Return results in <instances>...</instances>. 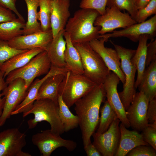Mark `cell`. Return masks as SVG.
<instances>
[{
	"label": "cell",
	"mask_w": 156,
	"mask_h": 156,
	"mask_svg": "<svg viewBox=\"0 0 156 156\" xmlns=\"http://www.w3.org/2000/svg\"><path fill=\"white\" fill-rule=\"evenodd\" d=\"M105 97L103 84H101L97 85L74 104L84 147L91 141V137L99 124L101 106Z\"/></svg>",
	"instance_id": "cell-1"
},
{
	"label": "cell",
	"mask_w": 156,
	"mask_h": 156,
	"mask_svg": "<svg viewBox=\"0 0 156 156\" xmlns=\"http://www.w3.org/2000/svg\"><path fill=\"white\" fill-rule=\"evenodd\" d=\"M99 15L95 10L81 8L69 18L64 31L69 35L73 44L89 42L99 38L101 27L95 26L94 23Z\"/></svg>",
	"instance_id": "cell-2"
},
{
	"label": "cell",
	"mask_w": 156,
	"mask_h": 156,
	"mask_svg": "<svg viewBox=\"0 0 156 156\" xmlns=\"http://www.w3.org/2000/svg\"><path fill=\"white\" fill-rule=\"evenodd\" d=\"M30 114L34 118L29 120L27 123L29 128H35L38 123L45 121L50 126V129L60 135L64 132L63 125L59 115L58 104L48 99L36 100L30 108L23 113L25 117Z\"/></svg>",
	"instance_id": "cell-3"
},
{
	"label": "cell",
	"mask_w": 156,
	"mask_h": 156,
	"mask_svg": "<svg viewBox=\"0 0 156 156\" xmlns=\"http://www.w3.org/2000/svg\"><path fill=\"white\" fill-rule=\"evenodd\" d=\"M97 85L83 74L69 71L60 85L58 95L62 96L63 100L70 108Z\"/></svg>",
	"instance_id": "cell-4"
},
{
	"label": "cell",
	"mask_w": 156,
	"mask_h": 156,
	"mask_svg": "<svg viewBox=\"0 0 156 156\" xmlns=\"http://www.w3.org/2000/svg\"><path fill=\"white\" fill-rule=\"evenodd\" d=\"M79 52L83 74L96 84H103L110 71L99 54L89 42L73 44Z\"/></svg>",
	"instance_id": "cell-5"
},
{
	"label": "cell",
	"mask_w": 156,
	"mask_h": 156,
	"mask_svg": "<svg viewBox=\"0 0 156 156\" xmlns=\"http://www.w3.org/2000/svg\"><path fill=\"white\" fill-rule=\"evenodd\" d=\"M110 41L120 58L121 67L125 76V82L123 84V90L118 92V94L126 111L130 105L136 93L134 85L137 69L131 61L135 50L126 48L114 44L111 41Z\"/></svg>",
	"instance_id": "cell-6"
},
{
	"label": "cell",
	"mask_w": 156,
	"mask_h": 156,
	"mask_svg": "<svg viewBox=\"0 0 156 156\" xmlns=\"http://www.w3.org/2000/svg\"><path fill=\"white\" fill-rule=\"evenodd\" d=\"M51 63L46 51L38 54L23 67L10 72L6 77L8 84L18 78L23 79L26 87L28 88L36 77L46 74L49 71Z\"/></svg>",
	"instance_id": "cell-7"
},
{
	"label": "cell",
	"mask_w": 156,
	"mask_h": 156,
	"mask_svg": "<svg viewBox=\"0 0 156 156\" xmlns=\"http://www.w3.org/2000/svg\"><path fill=\"white\" fill-rule=\"evenodd\" d=\"M24 80L16 79L8 84L2 91L5 99L3 112L0 116V127L3 126L16 107L23 100L28 92Z\"/></svg>",
	"instance_id": "cell-8"
},
{
	"label": "cell",
	"mask_w": 156,
	"mask_h": 156,
	"mask_svg": "<svg viewBox=\"0 0 156 156\" xmlns=\"http://www.w3.org/2000/svg\"><path fill=\"white\" fill-rule=\"evenodd\" d=\"M60 135L50 129L46 130L33 135L31 141L42 156H50L53 151L60 147H64L70 152L76 149L77 145L76 142L64 139Z\"/></svg>",
	"instance_id": "cell-9"
},
{
	"label": "cell",
	"mask_w": 156,
	"mask_h": 156,
	"mask_svg": "<svg viewBox=\"0 0 156 156\" xmlns=\"http://www.w3.org/2000/svg\"><path fill=\"white\" fill-rule=\"evenodd\" d=\"M136 23L128 13H123L114 7H106L105 13L96 18L94 25L101 27L99 34L103 35L112 32L116 29H125Z\"/></svg>",
	"instance_id": "cell-10"
},
{
	"label": "cell",
	"mask_w": 156,
	"mask_h": 156,
	"mask_svg": "<svg viewBox=\"0 0 156 156\" xmlns=\"http://www.w3.org/2000/svg\"><path fill=\"white\" fill-rule=\"evenodd\" d=\"M26 137L17 128L0 132V156H31L23 150L27 144Z\"/></svg>",
	"instance_id": "cell-11"
},
{
	"label": "cell",
	"mask_w": 156,
	"mask_h": 156,
	"mask_svg": "<svg viewBox=\"0 0 156 156\" xmlns=\"http://www.w3.org/2000/svg\"><path fill=\"white\" fill-rule=\"evenodd\" d=\"M118 118L115 119L107 130L102 134L94 132L92 135L93 144L103 156L115 155L119 146L120 138Z\"/></svg>",
	"instance_id": "cell-12"
},
{
	"label": "cell",
	"mask_w": 156,
	"mask_h": 156,
	"mask_svg": "<svg viewBox=\"0 0 156 156\" xmlns=\"http://www.w3.org/2000/svg\"><path fill=\"white\" fill-rule=\"evenodd\" d=\"M144 35H148L151 40L154 39L156 35V14L144 22L135 23L122 30L114 31L111 33L99 35L98 38H103L106 42L110 38L125 37L136 42Z\"/></svg>",
	"instance_id": "cell-13"
},
{
	"label": "cell",
	"mask_w": 156,
	"mask_h": 156,
	"mask_svg": "<svg viewBox=\"0 0 156 156\" xmlns=\"http://www.w3.org/2000/svg\"><path fill=\"white\" fill-rule=\"evenodd\" d=\"M149 101L142 92L135 94L130 105L126 111V117L130 127L142 131L148 124L147 111Z\"/></svg>",
	"instance_id": "cell-14"
},
{
	"label": "cell",
	"mask_w": 156,
	"mask_h": 156,
	"mask_svg": "<svg viewBox=\"0 0 156 156\" xmlns=\"http://www.w3.org/2000/svg\"><path fill=\"white\" fill-rule=\"evenodd\" d=\"M53 38L51 29L19 36L8 42L10 47L17 49L29 50L40 48L46 51Z\"/></svg>",
	"instance_id": "cell-15"
},
{
	"label": "cell",
	"mask_w": 156,
	"mask_h": 156,
	"mask_svg": "<svg viewBox=\"0 0 156 156\" xmlns=\"http://www.w3.org/2000/svg\"><path fill=\"white\" fill-rule=\"evenodd\" d=\"M120 81L118 76L113 72L110 71L103 84L107 101L116 112L120 122L128 128L130 126L126 117V111L117 91V86Z\"/></svg>",
	"instance_id": "cell-16"
},
{
	"label": "cell",
	"mask_w": 156,
	"mask_h": 156,
	"mask_svg": "<svg viewBox=\"0 0 156 156\" xmlns=\"http://www.w3.org/2000/svg\"><path fill=\"white\" fill-rule=\"evenodd\" d=\"M105 42L104 39L100 38L91 41L89 44L92 49L101 57L109 70L118 76L123 84L125 78L121 67L120 58L115 49L105 47Z\"/></svg>",
	"instance_id": "cell-17"
},
{
	"label": "cell",
	"mask_w": 156,
	"mask_h": 156,
	"mask_svg": "<svg viewBox=\"0 0 156 156\" xmlns=\"http://www.w3.org/2000/svg\"><path fill=\"white\" fill-rule=\"evenodd\" d=\"M69 71L67 68H60L51 65L49 71L44 77L40 79H36L31 83L28 88L26 97L12 112V115L23 113L30 108L36 101L40 87L46 79L57 74L65 75Z\"/></svg>",
	"instance_id": "cell-18"
},
{
	"label": "cell",
	"mask_w": 156,
	"mask_h": 156,
	"mask_svg": "<svg viewBox=\"0 0 156 156\" xmlns=\"http://www.w3.org/2000/svg\"><path fill=\"white\" fill-rule=\"evenodd\" d=\"M70 0H50L51 23L53 38L64 29L70 15Z\"/></svg>",
	"instance_id": "cell-19"
},
{
	"label": "cell",
	"mask_w": 156,
	"mask_h": 156,
	"mask_svg": "<svg viewBox=\"0 0 156 156\" xmlns=\"http://www.w3.org/2000/svg\"><path fill=\"white\" fill-rule=\"evenodd\" d=\"M120 138L115 156H125L132 149L140 145H150L144 140L142 133L135 130L127 129L122 123L119 124Z\"/></svg>",
	"instance_id": "cell-20"
},
{
	"label": "cell",
	"mask_w": 156,
	"mask_h": 156,
	"mask_svg": "<svg viewBox=\"0 0 156 156\" xmlns=\"http://www.w3.org/2000/svg\"><path fill=\"white\" fill-rule=\"evenodd\" d=\"M64 31V29L61 31L53 38L46 51L51 65L60 68H67L64 60L66 43Z\"/></svg>",
	"instance_id": "cell-21"
},
{
	"label": "cell",
	"mask_w": 156,
	"mask_h": 156,
	"mask_svg": "<svg viewBox=\"0 0 156 156\" xmlns=\"http://www.w3.org/2000/svg\"><path fill=\"white\" fill-rule=\"evenodd\" d=\"M138 88L149 101L156 98V60L146 67Z\"/></svg>",
	"instance_id": "cell-22"
},
{
	"label": "cell",
	"mask_w": 156,
	"mask_h": 156,
	"mask_svg": "<svg viewBox=\"0 0 156 156\" xmlns=\"http://www.w3.org/2000/svg\"><path fill=\"white\" fill-rule=\"evenodd\" d=\"M44 51L41 48H36L27 50L12 57L0 67V70L4 74V78L11 71L25 65L34 56Z\"/></svg>",
	"instance_id": "cell-23"
},
{
	"label": "cell",
	"mask_w": 156,
	"mask_h": 156,
	"mask_svg": "<svg viewBox=\"0 0 156 156\" xmlns=\"http://www.w3.org/2000/svg\"><path fill=\"white\" fill-rule=\"evenodd\" d=\"M65 75L57 74L46 79L40 87L36 100L48 99L58 104L59 88Z\"/></svg>",
	"instance_id": "cell-24"
},
{
	"label": "cell",
	"mask_w": 156,
	"mask_h": 156,
	"mask_svg": "<svg viewBox=\"0 0 156 156\" xmlns=\"http://www.w3.org/2000/svg\"><path fill=\"white\" fill-rule=\"evenodd\" d=\"M64 36L66 43L64 60L66 67L71 72L83 74V70L79 52L72 42L69 35L65 31Z\"/></svg>",
	"instance_id": "cell-25"
},
{
	"label": "cell",
	"mask_w": 156,
	"mask_h": 156,
	"mask_svg": "<svg viewBox=\"0 0 156 156\" xmlns=\"http://www.w3.org/2000/svg\"><path fill=\"white\" fill-rule=\"evenodd\" d=\"M148 39H150V37L147 35H143L140 38L137 48L131 60L137 71V76L134 85L136 89L140 84L146 68L147 42Z\"/></svg>",
	"instance_id": "cell-26"
},
{
	"label": "cell",
	"mask_w": 156,
	"mask_h": 156,
	"mask_svg": "<svg viewBox=\"0 0 156 156\" xmlns=\"http://www.w3.org/2000/svg\"><path fill=\"white\" fill-rule=\"evenodd\" d=\"M27 10V20L23 29V35L41 31L40 23L37 19L39 0H24Z\"/></svg>",
	"instance_id": "cell-27"
},
{
	"label": "cell",
	"mask_w": 156,
	"mask_h": 156,
	"mask_svg": "<svg viewBox=\"0 0 156 156\" xmlns=\"http://www.w3.org/2000/svg\"><path fill=\"white\" fill-rule=\"evenodd\" d=\"M25 21L18 18L11 21L0 24V39L8 41L14 38L23 35V29Z\"/></svg>",
	"instance_id": "cell-28"
},
{
	"label": "cell",
	"mask_w": 156,
	"mask_h": 156,
	"mask_svg": "<svg viewBox=\"0 0 156 156\" xmlns=\"http://www.w3.org/2000/svg\"><path fill=\"white\" fill-rule=\"evenodd\" d=\"M58 102L59 115L63 125L64 132H67L77 128L79 126V120L77 115L70 111L62 99L61 95H58Z\"/></svg>",
	"instance_id": "cell-29"
},
{
	"label": "cell",
	"mask_w": 156,
	"mask_h": 156,
	"mask_svg": "<svg viewBox=\"0 0 156 156\" xmlns=\"http://www.w3.org/2000/svg\"><path fill=\"white\" fill-rule=\"evenodd\" d=\"M100 111L101 116L99 125L96 132L101 134L106 131L114 120L118 118L116 112L107 100L104 102Z\"/></svg>",
	"instance_id": "cell-30"
},
{
	"label": "cell",
	"mask_w": 156,
	"mask_h": 156,
	"mask_svg": "<svg viewBox=\"0 0 156 156\" xmlns=\"http://www.w3.org/2000/svg\"><path fill=\"white\" fill-rule=\"evenodd\" d=\"M40 10L37 14V19L40 21L41 29L46 31L51 29V8L49 0H39Z\"/></svg>",
	"instance_id": "cell-31"
},
{
	"label": "cell",
	"mask_w": 156,
	"mask_h": 156,
	"mask_svg": "<svg viewBox=\"0 0 156 156\" xmlns=\"http://www.w3.org/2000/svg\"><path fill=\"white\" fill-rule=\"evenodd\" d=\"M106 7H114L120 11L126 10L135 20L138 11L136 0H108Z\"/></svg>",
	"instance_id": "cell-32"
},
{
	"label": "cell",
	"mask_w": 156,
	"mask_h": 156,
	"mask_svg": "<svg viewBox=\"0 0 156 156\" xmlns=\"http://www.w3.org/2000/svg\"><path fill=\"white\" fill-rule=\"evenodd\" d=\"M28 50H19L10 47L8 41L0 39V67L12 57Z\"/></svg>",
	"instance_id": "cell-33"
},
{
	"label": "cell",
	"mask_w": 156,
	"mask_h": 156,
	"mask_svg": "<svg viewBox=\"0 0 156 156\" xmlns=\"http://www.w3.org/2000/svg\"><path fill=\"white\" fill-rule=\"evenodd\" d=\"M156 14V0H151L144 7L138 10L135 21L137 23L145 21L148 17Z\"/></svg>",
	"instance_id": "cell-34"
},
{
	"label": "cell",
	"mask_w": 156,
	"mask_h": 156,
	"mask_svg": "<svg viewBox=\"0 0 156 156\" xmlns=\"http://www.w3.org/2000/svg\"><path fill=\"white\" fill-rule=\"evenodd\" d=\"M108 0H82L79 7L81 8L95 10L100 15L105 12Z\"/></svg>",
	"instance_id": "cell-35"
},
{
	"label": "cell",
	"mask_w": 156,
	"mask_h": 156,
	"mask_svg": "<svg viewBox=\"0 0 156 156\" xmlns=\"http://www.w3.org/2000/svg\"><path fill=\"white\" fill-rule=\"evenodd\" d=\"M126 156H156V150L150 145H140L131 150Z\"/></svg>",
	"instance_id": "cell-36"
},
{
	"label": "cell",
	"mask_w": 156,
	"mask_h": 156,
	"mask_svg": "<svg viewBox=\"0 0 156 156\" xmlns=\"http://www.w3.org/2000/svg\"><path fill=\"white\" fill-rule=\"evenodd\" d=\"M142 131L144 141L156 150V127L148 124Z\"/></svg>",
	"instance_id": "cell-37"
},
{
	"label": "cell",
	"mask_w": 156,
	"mask_h": 156,
	"mask_svg": "<svg viewBox=\"0 0 156 156\" xmlns=\"http://www.w3.org/2000/svg\"><path fill=\"white\" fill-rule=\"evenodd\" d=\"M156 60V39L151 40L147 44L146 67L153 61Z\"/></svg>",
	"instance_id": "cell-38"
},
{
	"label": "cell",
	"mask_w": 156,
	"mask_h": 156,
	"mask_svg": "<svg viewBox=\"0 0 156 156\" xmlns=\"http://www.w3.org/2000/svg\"><path fill=\"white\" fill-rule=\"evenodd\" d=\"M147 117L148 124H156V98L149 102Z\"/></svg>",
	"instance_id": "cell-39"
},
{
	"label": "cell",
	"mask_w": 156,
	"mask_h": 156,
	"mask_svg": "<svg viewBox=\"0 0 156 156\" xmlns=\"http://www.w3.org/2000/svg\"><path fill=\"white\" fill-rule=\"evenodd\" d=\"M17 0H0V6L8 9L13 11L17 16L18 18L25 21L22 15L18 12L16 7Z\"/></svg>",
	"instance_id": "cell-40"
},
{
	"label": "cell",
	"mask_w": 156,
	"mask_h": 156,
	"mask_svg": "<svg viewBox=\"0 0 156 156\" xmlns=\"http://www.w3.org/2000/svg\"><path fill=\"white\" fill-rule=\"evenodd\" d=\"M16 18L15 15L11 10L0 6V23L11 21Z\"/></svg>",
	"instance_id": "cell-41"
},
{
	"label": "cell",
	"mask_w": 156,
	"mask_h": 156,
	"mask_svg": "<svg viewBox=\"0 0 156 156\" xmlns=\"http://www.w3.org/2000/svg\"><path fill=\"white\" fill-rule=\"evenodd\" d=\"M4 73L0 70V116H1L4 107L5 99L2 95L1 92L8 84L4 77Z\"/></svg>",
	"instance_id": "cell-42"
},
{
	"label": "cell",
	"mask_w": 156,
	"mask_h": 156,
	"mask_svg": "<svg viewBox=\"0 0 156 156\" xmlns=\"http://www.w3.org/2000/svg\"><path fill=\"white\" fill-rule=\"evenodd\" d=\"M84 150L87 156H101L102 155L96 147L90 142L85 146Z\"/></svg>",
	"instance_id": "cell-43"
},
{
	"label": "cell",
	"mask_w": 156,
	"mask_h": 156,
	"mask_svg": "<svg viewBox=\"0 0 156 156\" xmlns=\"http://www.w3.org/2000/svg\"><path fill=\"white\" fill-rule=\"evenodd\" d=\"M151 0H136V4L138 10L145 6Z\"/></svg>",
	"instance_id": "cell-44"
},
{
	"label": "cell",
	"mask_w": 156,
	"mask_h": 156,
	"mask_svg": "<svg viewBox=\"0 0 156 156\" xmlns=\"http://www.w3.org/2000/svg\"></svg>",
	"instance_id": "cell-45"
}]
</instances>
